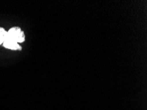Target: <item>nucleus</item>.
I'll return each mask as SVG.
<instances>
[{
    "label": "nucleus",
    "instance_id": "f257e3e1",
    "mask_svg": "<svg viewBox=\"0 0 147 110\" xmlns=\"http://www.w3.org/2000/svg\"><path fill=\"white\" fill-rule=\"evenodd\" d=\"M25 41V34L24 31L19 26H13L7 31L6 38L3 46L8 50L21 51L22 46L19 44Z\"/></svg>",
    "mask_w": 147,
    "mask_h": 110
},
{
    "label": "nucleus",
    "instance_id": "f03ea898",
    "mask_svg": "<svg viewBox=\"0 0 147 110\" xmlns=\"http://www.w3.org/2000/svg\"><path fill=\"white\" fill-rule=\"evenodd\" d=\"M7 36V31L4 28L0 26V46L3 45Z\"/></svg>",
    "mask_w": 147,
    "mask_h": 110
}]
</instances>
